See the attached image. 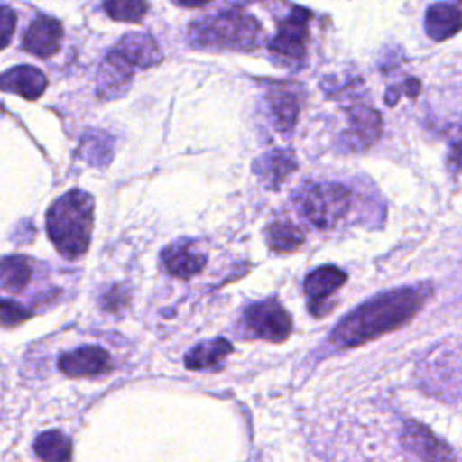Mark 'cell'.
Listing matches in <instances>:
<instances>
[{
    "instance_id": "6da1fadb",
    "label": "cell",
    "mask_w": 462,
    "mask_h": 462,
    "mask_svg": "<svg viewBox=\"0 0 462 462\" xmlns=\"http://www.w3.org/2000/svg\"><path fill=\"white\" fill-rule=\"evenodd\" d=\"M428 294V285L401 287L383 292L346 314L334 327L330 341L336 346L350 348L379 337L381 334L392 332L402 327L420 310Z\"/></svg>"
},
{
    "instance_id": "7a4b0ae2",
    "label": "cell",
    "mask_w": 462,
    "mask_h": 462,
    "mask_svg": "<svg viewBox=\"0 0 462 462\" xmlns=\"http://www.w3.org/2000/svg\"><path fill=\"white\" fill-rule=\"evenodd\" d=\"M94 200L81 189H70L47 209L45 227L58 253L69 260L81 256L90 244Z\"/></svg>"
},
{
    "instance_id": "3957f363",
    "label": "cell",
    "mask_w": 462,
    "mask_h": 462,
    "mask_svg": "<svg viewBox=\"0 0 462 462\" xmlns=\"http://www.w3.org/2000/svg\"><path fill=\"white\" fill-rule=\"evenodd\" d=\"M262 40V25L242 9H227L191 23L189 43L202 49L253 51Z\"/></svg>"
},
{
    "instance_id": "277c9868",
    "label": "cell",
    "mask_w": 462,
    "mask_h": 462,
    "mask_svg": "<svg viewBox=\"0 0 462 462\" xmlns=\"http://www.w3.org/2000/svg\"><path fill=\"white\" fill-rule=\"evenodd\" d=\"M296 204L310 224L319 229H328L346 215L350 191L341 184H309L301 186L296 195Z\"/></svg>"
},
{
    "instance_id": "5b68a950",
    "label": "cell",
    "mask_w": 462,
    "mask_h": 462,
    "mask_svg": "<svg viewBox=\"0 0 462 462\" xmlns=\"http://www.w3.org/2000/svg\"><path fill=\"white\" fill-rule=\"evenodd\" d=\"M240 328L245 337H260L265 341L280 343L291 334L292 321L283 305L278 300L269 298L251 303L244 309Z\"/></svg>"
},
{
    "instance_id": "8992f818",
    "label": "cell",
    "mask_w": 462,
    "mask_h": 462,
    "mask_svg": "<svg viewBox=\"0 0 462 462\" xmlns=\"http://www.w3.org/2000/svg\"><path fill=\"white\" fill-rule=\"evenodd\" d=\"M309 11L294 7L283 20L278 22V31L276 36L269 42V51L274 56L289 61L303 60L309 36Z\"/></svg>"
},
{
    "instance_id": "52a82bcc",
    "label": "cell",
    "mask_w": 462,
    "mask_h": 462,
    "mask_svg": "<svg viewBox=\"0 0 462 462\" xmlns=\"http://www.w3.org/2000/svg\"><path fill=\"white\" fill-rule=\"evenodd\" d=\"M346 282V274L336 265H321L307 274L303 280V291L309 298V312L316 318L330 312L334 303L328 296L336 292Z\"/></svg>"
},
{
    "instance_id": "ba28073f",
    "label": "cell",
    "mask_w": 462,
    "mask_h": 462,
    "mask_svg": "<svg viewBox=\"0 0 462 462\" xmlns=\"http://www.w3.org/2000/svg\"><path fill=\"white\" fill-rule=\"evenodd\" d=\"M164 269L177 278H189L206 265V253L197 240L180 238L166 245L161 253Z\"/></svg>"
},
{
    "instance_id": "9c48e42d",
    "label": "cell",
    "mask_w": 462,
    "mask_h": 462,
    "mask_svg": "<svg viewBox=\"0 0 462 462\" xmlns=\"http://www.w3.org/2000/svg\"><path fill=\"white\" fill-rule=\"evenodd\" d=\"M58 368L70 377L101 375L110 370V356L105 348L88 345L61 354L58 359Z\"/></svg>"
},
{
    "instance_id": "30bf717a",
    "label": "cell",
    "mask_w": 462,
    "mask_h": 462,
    "mask_svg": "<svg viewBox=\"0 0 462 462\" xmlns=\"http://www.w3.org/2000/svg\"><path fill=\"white\" fill-rule=\"evenodd\" d=\"M61 36L63 27L56 18L49 14H38L23 32L22 47L34 56L47 58L60 49Z\"/></svg>"
},
{
    "instance_id": "8fae6325",
    "label": "cell",
    "mask_w": 462,
    "mask_h": 462,
    "mask_svg": "<svg viewBox=\"0 0 462 462\" xmlns=\"http://www.w3.org/2000/svg\"><path fill=\"white\" fill-rule=\"evenodd\" d=\"M135 67L117 49H112L99 69V81H97L99 97L110 99V97L121 96L128 88Z\"/></svg>"
},
{
    "instance_id": "7c38bea8",
    "label": "cell",
    "mask_w": 462,
    "mask_h": 462,
    "mask_svg": "<svg viewBox=\"0 0 462 462\" xmlns=\"http://www.w3.org/2000/svg\"><path fill=\"white\" fill-rule=\"evenodd\" d=\"M47 87L45 74L31 65H18L4 72L2 88L5 92H14L29 101L38 99Z\"/></svg>"
},
{
    "instance_id": "4fadbf2b",
    "label": "cell",
    "mask_w": 462,
    "mask_h": 462,
    "mask_svg": "<svg viewBox=\"0 0 462 462\" xmlns=\"http://www.w3.org/2000/svg\"><path fill=\"white\" fill-rule=\"evenodd\" d=\"M254 171L267 188H278L296 170V157L291 150H271L254 161Z\"/></svg>"
},
{
    "instance_id": "5bb4252c",
    "label": "cell",
    "mask_w": 462,
    "mask_h": 462,
    "mask_svg": "<svg viewBox=\"0 0 462 462\" xmlns=\"http://www.w3.org/2000/svg\"><path fill=\"white\" fill-rule=\"evenodd\" d=\"M116 49L135 67V69H148L157 65L162 60V54L153 42L152 36L141 32L125 34Z\"/></svg>"
},
{
    "instance_id": "9a60e30c",
    "label": "cell",
    "mask_w": 462,
    "mask_h": 462,
    "mask_svg": "<svg viewBox=\"0 0 462 462\" xmlns=\"http://www.w3.org/2000/svg\"><path fill=\"white\" fill-rule=\"evenodd\" d=\"M426 32L431 40H446L460 31L462 27V11L453 4H433L426 11Z\"/></svg>"
},
{
    "instance_id": "2e32d148",
    "label": "cell",
    "mask_w": 462,
    "mask_h": 462,
    "mask_svg": "<svg viewBox=\"0 0 462 462\" xmlns=\"http://www.w3.org/2000/svg\"><path fill=\"white\" fill-rule=\"evenodd\" d=\"M233 345L224 337H215L195 345L184 357V365L189 370H208L218 366L229 354Z\"/></svg>"
},
{
    "instance_id": "e0dca14e",
    "label": "cell",
    "mask_w": 462,
    "mask_h": 462,
    "mask_svg": "<svg viewBox=\"0 0 462 462\" xmlns=\"http://www.w3.org/2000/svg\"><path fill=\"white\" fill-rule=\"evenodd\" d=\"M402 440L408 449H411L420 458H449L451 451L442 446L430 430L417 422H406Z\"/></svg>"
},
{
    "instance_id": "ac0fdd59",
    "label": "cell",
    "mask_w": 462,
    "mask_h": 462,
    "mask_svg": "<svg viewBox=\"0 0 462 462\" xmlns=\"http://www.w3.org/2000/svg\"><path fill=\"white\" fill-rule=\"evenodd\" d=\"M269 105L274 126L280 132L292 130L296 117L300 114V97L289 88H273L269 94Z\"/></svg>"
},
{
    "instance_id": "d6986e66",
    "label": "cell",
    "mask_w": 462,
    "mask_h": 462,
    "mask_svg": "<svg viewBox=\"0 0 462 462\" xmlns=\"http://www.w3.org/2000/svg\"><path fill=\"white\" fill-rule=\"evenodd\" d=\"M305 240V235L298 226L287 220L273 222L265 229V242L276 253H291L298 249Z\"/></svg>"
},
{
    "instance_id": "ffe728a7",
    "label": "cell",
    "mask_w": 462,
    "mask_h": 462,
    "mask_svg": "<svg viewBox=\"0 0 462 462\" xmlns=\"http://www.w3.org/2000/svg\"><path fill=\"white\" fill-rule=\"evenodd\" d=\"M32 449L42 460H69L70 458V440L60 431H45L36 437Z\"/></svg>"
},
{
    "instance_id": "44dd1931",
    "label": "cell",
    "mask_w": 462,
    "mask_h": 462,
    "mask_svg": "<svg viewBox=\"0 0 462 462\" xmlns=\"http://www.w3.org/2000/svg\"><path fill=\"white\" fill-rule=\"evenodd\" d=\"M350 119H352V130L357 141H361L363 144H370L379 137L381 117L375 110L361 105L350 112Z\"/></svg>"
},
{
    "instance_id": "7402d4cb",
    "label": "cell",
    "mask_w": 462,
    "mask_h": 462,
    "mask_svg": "<svg viewBox=\"0 0 462 462\" xmlns=\"http://www.w3.org/2000/svg\"><path fill=\"white\" fill-rule=\"evenodd\" d=\"M31 278V267L23 256H5L2 262V289L5 292L22 291Z\"/></svg>"
},
{
    "instance_id": "603a6c76",
    "label": "cell",
    "mask_w": 462,
    "mask_h": 462,
    "mask_svg": "<svg viewBox=\"0 0 462 462\" xmlns=\"http://www.w3.org/2000/svg\"><path fill=\"white\" fill-rule=\"evenodd\" d=\"M103 11L116 22H141L148 11L146 0H105Z\"/></svg>"
},
{
    "instance_id": "cb8c5ba5",
    "label": "cell",
    "mask_w": 462,
    "mask_h": 462,
    "mask_svg": "<svg viewBox=\"0 0 462 462\" xmlns=\"http://www.w3.org/2000/svg\"><path fill=\"white\" fill-rule=\"evenodd\" d=\"M27 318H29V310L25 307H22L20 303L11 301L7 298L2 300V323H4V327L20 323Z\"/></svg>"
},
{
    "instance_id": "d4e9b609",
    "label": "cell",
    "mask_w": 462,
    "mask_h": 462,
    "mask_svg": "<svg viewBox=\"0 0 462 462\" xmlns=\"http://www.w3.org/2000/svg\"><path fill=\"white\" fill-rule=\"evenodd\" d=\"M126 301H128V291L125 289V287H121V285H116V287H112L106 294H105V298H103V307L106 309V310H117L119 307H123V305H126Z\"/></svg>"
},
{
    "instance_id": "484cf974",
    "label": "cell",
    "mask_w": 462,
    "mask_h": 462,
    "mask_svg": "<svg viewBox=\"0 0 462 462\" xmlns=\"http://www.w3.org/2000/svg\"><path fill=\"white\" fill-rule=\"evenodd\" d=\"M2 34H4V47L9 43V40H11V34H13V29H14V22H16V16H14V13L7 7V5H4V9H2Z\"/></svg>"
},
{
    "instance_id": "4316f807",
    "label": "cell",
    "mask_w": 462,
    "mask_h": 462,
    "mask_svg": "<svg viewBox=\"0 0 462 462\" xmlns=\"http://www.w3.org/2000/svg\"><path fill=\"white\" fill-rule=\"evenodd\" d=\"M449 164L455 170H462V143H457L449 153Z\"/></svg>"
},
{
    "instance_id": "83f0119b",
    "label": "cell",
    "mask_w": 462,
    "mask_h": 462,
    "mask_svg": "<svg viewBox=\"0 0 462 462\" xmlns=\"http://www.w3.org/2000/svg\"><path fill=\"white\" fill-rule=\"evenodd\" d=\"M175 2L184 7H202V5L209 4L211 0H175Z\"/></svg>"
}]
</instances>
